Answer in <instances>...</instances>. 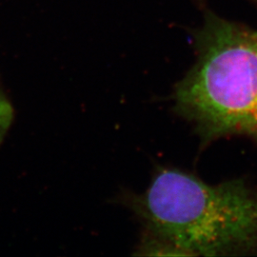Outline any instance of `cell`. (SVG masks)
<instances>
[{
  "label": "cell",
  "instance_id": "6da1fadb",
  "mask_svg": "<svg viewBox=\"0 0 257 257\" xmlns=\"http://www.w3.org/2000/svg\"><path fill=\"white\" fill-rule=\"evenodd\" d=\"M128 204L146 232L170 242L183 256L257 254V191L244 180L210 185L163 168Z\"/></svg>",
  "mask_w": 257,
  "mask_h": 257
},
{
  "label": "cell",
  "instance_id": "7a4b0ae2",
  "mask_svg": "<svg viewBox=\"0 0 257 257\" xmlns=\"http://www.w3.org/2000/svg\"><path fill=\"white\" fill-rule=\"evenodd\" d=\"M197 59L175 87V109L206 140L257 141V31L209 15Z\"/></svg>",
  "mask_w": 257,
  "mask_h": 257
},
{
  "label": "cell",
  "instance_id": "3957f363",
  "mask_svg": "<svg viewBox=\"0 0 257 257\" xmlns=\"http://www.w3.org/2000/svg\"><path fill=\"white\" fill-rule=\"evenodd\" d=\"M14 117V110L8 100L0 94V141L8 132Z\"/></svg>",
  "mask_w": 257,
  "mask_h": 257
}]
</instances>
